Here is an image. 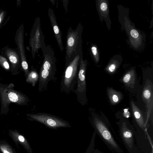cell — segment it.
<instances>
[{
	"instance_id": "cell-1",
	"label": "cell",
	"mask_w": 153,
	"mask_h": 153,
	"mask_svg": "<svg viewBox=\"0 0 153 153\" xmlns=\"http://www.w3.org/2000/svg\"><path fill=\"white\" fill-rule=\"evenodd\" d=\"M143 84L136 91L137 104L144 109L147 126L152 113L153 107V68H149L142 71Z\"/></svg>"
},
{
	"instance_id": "cell-2",
	"label": "cell",
	"mask_w": 153,
	"mask_h": 153,
	"mask_svg": "<svg viewBox=\"0 0 153 153\" xmlns=\"http://www.w3.org/2000/svg\"><path fill=\"white\" fill-rule=\"evenodd\" d=\"M118 19L121 29L124 30L128 38V44L136 51L144 49L146 36L144 33L137 29L130 20L129 16V10L121 5L117 6Z\"/></svg>"
},
{
	"instance_id": "cell-3",
	"label": "cell",
	"mask_w": 153,
	"mask_h": 153,
	"mask_svg": "<svg viewBox=\"0 0 153 153\" xmlns=\"http://www.w3.org/2000/svg\"><path fill=\"white\" fill-rule=\"evenodd\" d=\"M91 115V123L96 134L111 150L116 153H123L110 130L111 125L107 117L103 114L100 116L92 112Z\"/></svg>"
},
{
	"instance_id": "cell-4",
	"label": "cell",
	"mask_w": 153,
	"mask_h": 153,
	"mask_svg": "<svg viewBox=\"0 0 153 153\" xmlns=\"http://www.w3.org/2000/svg\"><path fill=\"white\" fill-rule=\"evenodd\" d=\"M14 85L10 83L4 85L0 83V98L1 102V113H7L9 106L11 103H15L20 105L27 104L28 98L22 93L15 90Z\"/></svg>"
},
{
	"instance_id": "cell-5",
	"label": "cell",
	"mask_w": 153,
	"mask_h": 153,
	"mask_svg": "<svg viewBox=\"0 0 153 153\" xmlns=\"http://www.w3.org/2000/svg\"><path fill=\"white\" fill-rule=\"evenodd\" d=\"M83 59L82 48L78 50L74 57L65 67L61 82L62 91L69 93L74 90L76 83L80 62Z\"/></svg>"
},
{
	"instance_id": "cell-6",
	"label": "cell",
	"mask_w": 153,
	"mask_h": 153,
	"mask_svg": "<svg viewBox=\"0 0 153 153\" xmlns=\"http://www.w3.org/2000/svg\"><path fill=\"white\" fill-rule=\"evenodd\" d=\"M82 26L80 22L75 30L70 27L66 36V67L75 56L77 51L82 48Z\"/></svg>"
},
{
	"instance_id": "cell-7",
	"label": "cell",
	"mask_w": 153,
	"mask_h": 153,
	"mask_svg": "<svg viewBox=\"0 0 153 153\" xmlns=\"http://www.w3.org/2000/svg\"><path fill=\"white\" fill-rule=\"evenodd\" d=\"M117 124L119 127L120 137L129 153H139L136 144L137 132L128 119L121 118Z\"/></svg>"
},
{
	"instance_id": "cell-8",
	"label": "cell",
	"mask_w": 153,
	"mask_h": 153,
	"mask_svg": "<svg viewBox=\"0 0 153 153\" xmlns=\"http://www.w3.org/2000/svg\"><path fill=\"white\" fill-rule=\"evenodd\" d=\"M31 121L40 123L50 128L56 129L59 128H70L71 126L67 121L59 117L45 113L27 114Z\"/></svg>"
},
{
	"instance_id": "cell-9",
	"label": "cell",
	"mask_w": 153,
	"mask_h": 153,
	"mask_svg": "<svg viewBox=\"0 0 153 153\" xmlns=\"http://www.w3.org/2000/svg\"><path fill=\"white\" fill-rule=\"evenodd\" d=\"M87 60L82 59L80 62L76 79V88L74 91L77 95V100L82 105L87 102L86 96V73L87 67Z\"/></svg>"
},
{
	"instance_id": "cell-10",
	"label": "cell",
	"mask_w": 153,
	"mask_h": 153,
	"mask_svg": "<svg viewBox=\"0 0 153 153\" xmlns=\"http://www.w3.org/2000/svg\"><path fill=\"white\" fill-rule=\"evenodd\" d=\"M29 45L31 47L32 57L34 58L36 53L44 44V36L41 30L40 18L36 17L30 35Z\"/></svg>"
},
{
	"instance_id": "cell-11",
	"label": "cell",
	"mask_w": 153,
	"mask_h": 153,
	"mask_svg": "<svg viewBox=\"0 0 153 153\" xmlns=\"http://www.w3.org/2000/svg\"><path fill=\"white\" fill-rule=\"evenodd\" d=\"M24 39V26L23 24H22L17 30L15 40L17 47L18 51L20 58L22 69L24 72L26 78L29 70L25 54Z\"/></svg>"
},
{
	"instance_id": "cell-12",
	"label": "cell",
	"mask_w": 153,
	"mask_h": 153,
	"mask_svg": "<svg viewBox=\"0 0 153 153\" xmlns=\"http://www.w3.org/2000/svg\"><path fill=\"white\" fill-rule=\"evenodd\" d=\"M119 80L131 93L136 92L140 86L135 67H131L128 69Z\"/></svg>"
},
{
	"instance_id": "cell-13",
	"label": "cell",
	"mask_w": 153,
	"mask_h": 153,
	"mask_svg": "<svg viewBox=\"0 0 153 153\" xmlns=\"http://www.w3.org/2000/svg\"><path fill=\"white\" fill-rule=\"evenodd\" d=\"M129 110L134 128L146 130V120L144 114L135 101L131 99L129 102Z\"/></svg>"
},
{
	"instance_id": "cell-14",
	"label": "cell",
	"mask_w": 153,
	"mask_h": 153,
	"mask_svg": "<svg viewBox=\"0 0 153 153\" xmlns=\"http://www.w3.org/2000/svg\"><path fill=\"white\" fill-rule=\"evenodd\" d=\"M137 146L139 153H153V145L147 130L136 129Z\"/></svg>"
},
{
	"instance_id": "cell-15",
	"label": "cell",
	"mask_w": 153,
	"mask_h": 153,
	"mask_svg": "<svg viewBox=\"0 0 153 153\" xmlns=\"http://www.w3.org/2000/svg\"><path fill=\"white\" fill-rule=\"evenodd\" d=\"M96 5L100 21L104 20L109 30L111 29V22L109 16V2L108 0H96Z\"/></svg>"
},
{
	"instance_id": "cell-16",
	"label": "cell",
	"mask_w": 153,
	"mask_h": 153,
	"mask_svg": "<svg viewBox=\"0 0 153 153\" xmlns=\"http://www.w3.org/2000/svg\"><path fill=\"white\" fill-rule=\"evenodd\" d=\"M4 53L11 64L12 74H17L18 70L20 65H21L20 58L18 51L7 47L4 48Z\"/></svg>"
},
{
	"instance_id": "cell-17",
	"label": "cell",
	"mask_w": 153,
	"mask_h": 153,
	"mask_svg": "<svg viewBox=\"0 0 153 153\" xmlns=\"http://www.w3.org/2000/svg\"><path fill=\"white\" fill-rule=\"evenodd\" d=\"M48 12V15L51 23L54 36L60 51H62L64 48L62 40L61 31L57 23L56 18L53 9L51 8H49Z\"/></svg>"
},
{
	"instance_id": "cell-18",
	"label": "cell",
	"mask_w": 153,
	"mask_h": 153,
	"mask_svg": "<svg viewBox=\"0 0 153 153\" xmlns=\"http://www.w3.org/2000/svg\"><path fill=\"white\" fill-rule=\"evenodd\" d=\"M9 135L16 146H18V144H19L28 153H33L32 148L26 139L17 130H10Z\"/></svg>"
},
{
	"instance_id": "cell-19",
	"label": "cell",
	"mask_w": 153,
	"mask_h": 153,
	"mask_svg": "<svg viewBox=\"0 0 153 153\" xmlns=\"http://www.w3.org/2000/svg\"><path fill=\"white\" fill-rule=\"evenodd\" d=\"M55 74V72L45 70L40 68L39 79V92L47 87L48 82L54 78Z\"/></svg>"
},
{
	"instance_id": "cell-20",
	"label": "cell",
	"mask_w": 153,
	"mask_h": 153,
	"mask_svg": "<svg viewBox=\"0 0 153 153\" xmlns=\"http://www.w3.org/2000/svg\"><path fill=\"white\" fill-rule=\"evenodd\" d=\"M123 61V57L120 55L114 56L109 60L104 69V71L110 75L114 74L119 68Z\"/></svg>"
},
{
	"instance_id": "cell-21",
	"label": "cell",
	"mask_w": 153,
	"mask_h": 153,
	"mask_svg": "<svg viewBox=\"0 0 153 153\" xmlns=\"http://www.w3.org/2000/svg\"><path fill=\"white\" fill-rule=\"evenodd\" d=\"M106 93L110 104L115 105L119 104L123 100L124 95L122 92L116 90L112 87H107Z\"/></svg>"
},
{
	"instance_id": "cell-22",
	"label": "cell",
	"mask_w": 153,
	"mask_h": 153,
	"mask_svg": "<svg viewBox=\"0 0 153 153\" xmlns=\"http://www.w3.org/2000/svg\"><path fill=\"white\" fill-rule=\"evenodd\" d=\"M39 79V75L36 69L33 66L31 67V70L29 71L26 78V81L31 84L33 86H34Z\"/></svg>"
},
{
	"instance_id": "cell-23",
	"label": "cell",
	"mask_w": 153,
	"mask_h": 153,
	"mask_svg": "<svg viewBox=\"0 0 153 153\" xmlns=\"http://www.w3.org/2000/svg\"><path fill=\"white\" fill-rule=\"evenodd\" d=\"M0 153H17L7 142L4 140H0Z\"/></svg>"
},
{
	"instance_id": "cell-24",
	"label": "cell",
	"mask_w": 153,
	"mask_h": 153,
	"mask_svg": "<svg viewBox=\"0 0 153 153\" xmlns=\"http://www.w3.org/2000/svg\"><path fill=\"white\" fill-rule=\"evenodd\" d=\"M90 53L91 57L95 62L97 64L100 61L99 51L96 45L92 44L90 47Z\"/></svg>"
},
{
	"instance_id": "cell-25",
	"label": "cell",
	"mask_w": 153,
	"mask_h": 153,
	"mask_svg": "<svg viewBox=\"0 0 153 153\" xmlns=\"http://www.w3.org/2000/svg\"><path fill=\"white\" fill-rule=\"evenodd\" d=\"M115 115L117 119L122 117L128 119L131 116L129 108H125L120 111H118Z\"/></svg>"
},
{
	"instance_id": "cell-26",
	"label": "cell",
	"mask_w": 153,
	"mask_h": 153,
	"mask_svg": "<svg viewBox=\"0 0 153 153\" xmlns=\"http://www.w3.org/2000/svg\"><path fill=\"white\" fill-rule=\"evenodd\" d=\"M0 65L6 71H10V65L7 59L1 55H0Z\"/></svg>"
},
{
	"instance_id": "cell-27",
	"label": "cell",
	"mask_w": 153,
	"mask_h": 153,
	"mask_svg": "<svg viewBox=\"0 0 153 153\" xmlns=\"http://www.w3.org/2000/svg\"><path fill=\"white\" fill-rule=\"evenodd\" d=\"M96 136V133L94 131L92 136L90 145L85 153H93L94 150L95 141Z\"/></svg>"
},
{
	"instance_id": "cell-28",
	"label": "cell",
	"mask_w": 153,
	"mask_h": 153,
	"mask_svg": "<svg viewBox=\"0 0 153 153\" xmlns=\"http://www.w3.org/2000/svg\"><path fill=\"white\" fill-rule=\"evenodd\" d=\"M6 15V12L0 9V28L2 26Z\"/></svg>"
},
{
	"instance_id": "cell-29",
	"label": "cell",
	"mask_w": 153,
	"mask_h": 153,
	"mask_svg": "<svg viewBox=\"0 0 153 153\" xmlns=\"http://www.w3.org/2000/svg\"><path fill=\"white\" fill-rule=\"evenodd\" d=\"M93 153H103L97 149H94Z\"/></svg>"
}]
</instances>
